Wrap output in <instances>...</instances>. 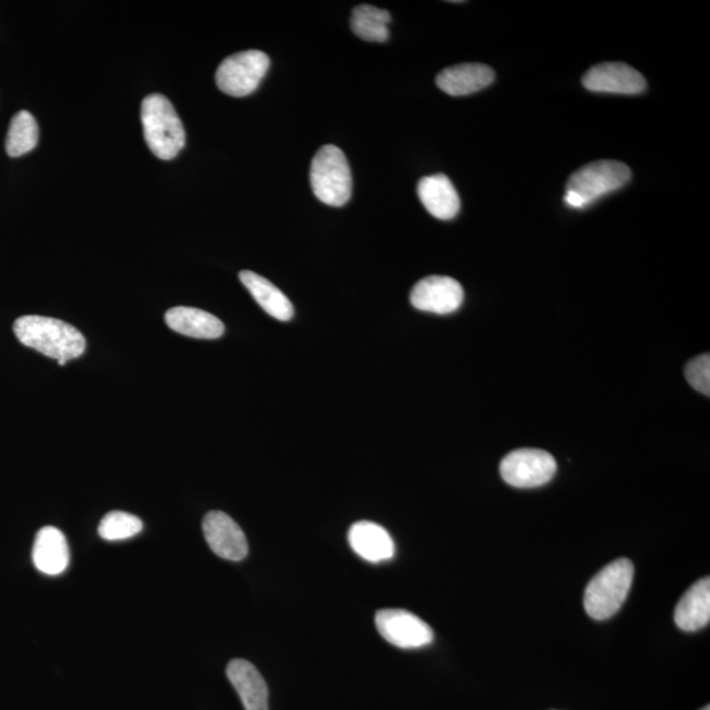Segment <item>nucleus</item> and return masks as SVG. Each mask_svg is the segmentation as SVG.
Returning <instances> with one entry per match:
<instances>
[{"instance_id":"f257e3e1","label":"nucleus","mask_w":710,"mask_h":710,"mask_svg":"<svg viewBox=\"0 0 710 710\" xmlns=\"http://www.w3.org/2000/svg\"><path fill=\"white\" fill-rule=\"evenodd\" d=\"M14 332L24 347L57 361L76 360L86 349L82 333L57 319L23 317L15 321Z\"/></svg>"},{"instance_id":"f03ea898","label":"nucleus","mask_w":710,"mask_h":710,"mask_svg":"<svg viewBox=\"0 0 710 710\" xmlns=\"http://www.w3.org/2000/svg\"><path fill=\"white\" fill-rule=\"evenodd\" d=\"M141 121L147 146L154 156L176 158L186 144V133L169 99L153 94L141 104Z\"/></svg>"},{"instance_id":"7ed1b4c3","label":"nucleus","mask_w":710,"mask_h":710,"mask_svg":"<svg viewBox=\"0 0 710 710\" xmlns=\"http://www.w3.org/2000/svg\"><path fill=\"white\" fill-rule=\"evenodd\" d=\"M634 566L621 558L605 566L586 585L584 608L594 620H607L619 612L632 589Z\"/></svg>"},{"instance_id":"20e7f679","label":"nucleus","mask_w":710,"mask_h":710,"mask_svg":"<svg viewBox=\"0 0 710 710\" xmlns=\"http://www.w3.org/2000/svg\"><path fill=\"white\" fill-rule=\"evenodd\" d=\"M631 177V169L619 160H597L585 165L568 179L565 202L568 207L584 208L625 186Z\"/></svg>"},{"instance_id":"39448f33","label":"nucleus","mask_w":710,"mask_h":710,"mask_svg":"<svg viewBox=\"0 0 710 710\" xmlns=\"http://www.w3.org/2000/svg\"><path fill=\"white\" fill-rule=\"evenodd\" d=\"M311 188L314 196L326 206L347 205L353 189V179L348 159L339 147L325 145L313 157Z\"/></svg>"},{"instance_id":"423d86ee","label":"nucleus","mask_w":710,"mask_h":710,"mask_svg":"<svg viewBox=\"0 0 710 710\" xmlns=\"http://www.w3.org/2000/svg\"><path fill=\"white\" fill-rule=\"evenodd\" d=\"M270 67V59L261 51H245L222 61L216 72V85L227 95L248 96L262 82Z\"/></svg>"},{"instance_id":"0eeeda50","label":"nucleus","mask_w":710,"mask_h":710,"mask_svg":"<svg viewBox=\"0 0 710 710\" xmlns=\"http://www.w3.org/2000/svg\"><path fill=\"white\" fill-rule=\"evenodd\" d=\"M557 473V462L540 449H518L505 455L500 474L505 483L517 489H534L548 483Z\"/></svg>"},{"instance_id":"6e6552de","label":"nucleus","mask_w":710,"mask_h":710,"mask_svg":"<svg viewBox=\"0 0 710 710\" xmlns=\"http://www.w3.org/2000/svg\"><path fill=\"white\" fill-rule=\"evenodd\" d=\"M382 637L400 648H419L434 642V631L416 615L404 609H382L375 616Z\"/></svg>"},{"instance_id":"1a4fd4ad","label":"nucleus","mask_w":710,"mask_h":710,"mask_svg":"<svg viewBox=\"0 0 710 710\" xmlns=\"http://www.w3.org/2000/svg\"><path fill=\"white\" fill-rule=\"evenodd\" d=\"M465 294L459 282L450 276L431 275L412 288L411 302L418 311L449 314L459 311Z\"/></svg>"},{"instance_id":"9d476101","label":"nucleus","mask_w":710,"mask_h":710,"mask_svg":"<svg viewBox=\"0 0 710 710\" xmlns=\"http://www.w3.org/2000/svg\"><path fill=\"white\" fill-rule=\"evenodd\" d=\"M203 533L208 546L222 559L238 561L245 559L249 553L243 529L224 512H208L203 520Z\"/></svg>"},{"instance_id":"9b49d317","label":"nucleus","mask_w":710,"mask_h":710,"mask_svg":"<svg viewBox=\"0 0 710 710\" xmlns=\"http://www.w3.org/2000/svg\"><path fill=\"white\" fill-rule=\"evenodd\" d=\"M583 86L594 92L637 95L646 90V79L634 67L622 63H605L592 67L583 77Z\"/></svg>"},{"instance_id":"f8f14e48","label":"nucleus","mask_w":710,"mask_h":710,"mask_svg":"<svg viewBox=\"0 0 710 710\" xmlns=\"http://www.w3.org/2000/svg\"><path fill=\"white\" fill-rule=\"evenodd\" d=\"M227 676L237 690L245 710H269L268 684L248 660L233 659L227 667Z\"/></svg>"},{"instance_id":"ddd939ff","label":"nucleus","mask_w":710,"mask_h":710,"mask_svg":"<svg viewBox=\"0 0 710 710\" xmlns=\"http://www.w3.org/2000/svg\"><path fill=\"white\" fill-rule=\"evenodd\" d=\"M348 541L354 553L372 564L390 560L395 555L393 540L379 524L358 521L351 525Z\"/></svg>"},{"instance_id":"4468645a","label":"nucleus","mask_w":710,"mask_h":710,"mask_svg":"<svg viewBox=\"0 0 710 710\" xmlns=\"http://www.w3.org/2000/svg\"><path fill=\"white\" fill-rule=\"evenodd\" d=\"M417 194L426 211L436 219L452 220L460 212V195L444 175L423 178L418 182Z\"/></svg>"},{"instance_id":"2eb2a0df","label":"nucleus","mask_w":710,"mask_h":710,"mask_svg":"<svg viewBox=\"0 0 710 710\" xmlns=\"http://www.w3.org/2000/svg\"><path fill=\"white\" fill-rule=\"evenodd\" d=\"M495 73L483 64H461L438 74L436 83L452 96H465L478 92L493 82Z\"/></svg>"},{"instance_id":"dca6fc26","label":"nucleus","mask_w":710,"mask_h":710,"mask_svg":"<svg viewBox=\"0 0 710 710\" xmlns=\"http://www.w3.org/2000/svg\"><path fill=\"white\" fill-rule=\"evenodd\" d=\"M34 565L46 576H60L69 566V546L63 532L46 527L36 535L33 551Z\"/></svg>"},{"instance_id":"f3484780","label":"nucleus","mask_w":710,"mask_h":710,"mask_svg":"<svg viewBox=\"0 0 710 710\" xmlns=\"http://www.w3.org/2000/svg\"><path fill=\"white\" fill-rule=\"evenodd\" d=\"M166 324L179 335L216 339L224 335V324L214 314L191 307L171 308L165 314Z\"/></svg>"},{"instance_id":"a211bd4d","label":"nucleus","mask_w":710,"mask_h":710,"mask_svg":"<svg viewBox=\"0 0 710 710\" xmlns=\"http://www.w3.org/2000/svg\"><path fill=\"white\" fill-rule=\"evenodd\" d=\"M710 620V580L703 578L685 592L675 610V622L684 632H697Z\"/></svg>"},{"instance_id":"6ab92c4d","label":"nucleus","mask_w":710,"mask_h":710,"mask_svg":"<svg viewBox=\"0 0 710 710\" xmlns=\"http://www.w3.org/2000/svg\"><path fill=\"white\" fill-rule=\"evenodd\" d=\"M240 281L271 318L280 321H289L294 318L293 302L267 277L244 270L240 273Z\"/></svg>"},{"instance_id":"aec40b11","label":"nucleus","mask_w":710,"mask_h":710,"mask_svg":"<svg viewBox=\"0 0 710 710\" xmlns=\"http://www.w3.org/2000/svg\"><path fill=\"white\" fill-rule=\"evenodd\" d=\"M390 12L370 4L357 5L351 12L350 27L364 41L385 42L388 40Z\"/></svg>"},{"instance_id":"412c9836","label":"nucleus","mask_w":710,"mask_h":710,"mask_svg":"<svg viewBox=\"0 0 710 710\" xmlns=\"http://www.w3.org/2000/svg\"><path fill=\"white\" fill-rule=\"evenodd\" d=\"M37 142H39V127H37L35 117L28 111H21L12 117L8 139H5V151L10 157H22L34 151Z\"/></svg>"},{"instance_id":"4be33fe9","label":"nucleus","mask_w":710,"mask_h":710,"mask_svg":"<svg viewBox=\"0 0 710 710\" xmlns=\"http://www.w3.org/2000/svg\"><path fill=\"white\" fill-rule=\"evenodd\" d=\"M142 529L144 524L138 516L114 511L103 517L98 533L106 541H125L138 535Z\"/></svg>"},{"instance_id":"5701e85b","label":"nucleus","mask_w":710,"mask_h":710,"mask_svg":"<svg viewBox=\"0 0 710 710\" xmlns=\"http://www.w3.org/2000/svg\"><path fill=\"white\" fill-rule=\"evenodd\" d=\"M685 376L690 386L700 393L710 395V357L702 354L695 358L685 369Z\"/></svg>"},{"instance_id":"b1692460","label":"nucleus","mask_w":710,"mask_h":710,"mask_svg":"<svg viewBox=\"0 0 710 710\" xmlns=\"http://www.w3.org/2000/svg\"><path fill=\"white\" fill-rule=\"evenodd\" d=\"M701 710H710V708H709V707H706V708H702Z\"/></svg>"}]
</instances>
